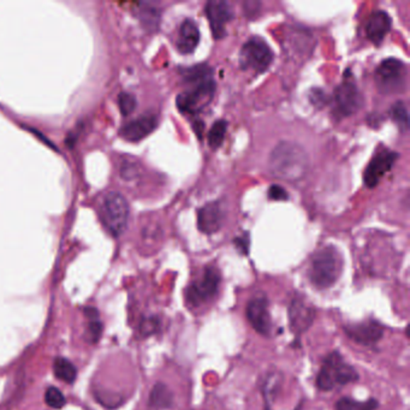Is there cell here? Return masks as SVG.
<instances>
[{
  "mask_svg": "<svg viewBox=\"0 0 410 410\" xmlns=\"http://www.w3.org/2000/svg\"><path fill=\"white\" fill-rule=\"evenodd\" d=\"M358 379L360 375L356 368L348 363L339 351H334L323 358L315 385L320 391L331 392L356 382Z\"/></svg>",
  "mask_w": 410,
  "mask_h": 410,
  "instance_id": "1",
  "label": "cell"
},
{
  "mask_svg": "<svg viewBox=\"0 0 410 410\" xmlns=\"http://www.w3.org/2000/svg\"><path fill=\"white\" fill-rule=\"evenodd\" d=\"M343 272V258L335 247L321 248L312 256L308 278L312 285L325 290L334 287Z\"/></svg>",
  "mask_w": 410,
  "mask_h": 410,
  "instance_id": "2",
  "label": "cell"
},
{
  "mask_svg": "<svg viewBox=\"0 0 410 410\" xmlns=\"http://www.w3.org/2000/svg\"><path fill=\"white\" fill-rule=\"evenodd\" d=\"M308 168L306 152L299 144L282 142L272 151L270 169L278 178L297 181L302 178Z\"/></svg>",
  "mask_w": 410,
  "mask_h": 410,
  "instance_id": "3",
  "label": "cell"
},
{
  "mask_svg": "<svg viewBox=\"0 0 410 410\" xmlns=\"http://www.w3.org/2000/svg\"><path fill=\"white\" fill-rule=\"evenodd\" d=\"M222 275L215 266L205 267L200 277L193 280L184 290V301L188 308L198 309L212 302L220 294Z\"/></svg>",
  "mask_w": 410,
  "mask_h": 410,
  "instance_id": "4",
  "label": "cell"
},
{
  "mask_svg": "<svg viewBox=\"0 0 410 410\" xmlns=\"http://www.w3.org/2000/svg\"><path fill=\"white\" fill-rule=\"evenodd\" d=\"M100 218L112 236L122 235L129 220V205L125 198L116 191L106 194L100 206Z\"/></svg>",
  "mask_w": 410,
  "mask_h": 410,
  "instance_id": "5",
  "label": "cell"
},
{
  "mask_svg": "<svg viewBox=\"0 0 410 410\" xmlns=\"http://www.w3.org/2000/svg\"><path fill=\"white\" fill-rule=\"evenodd\" d=\"M287 317H289V326L292 335L295 336V341L299 343L301 337L313 326L317 317V309L304 296L295 294L287 307Z\"/></svg>",
  "mask_w": 410,
  "mask_h": 410,
  "instance_id": "6",
  "label": "cell"
},
{
  "mask_svg": "<svg viewBox=\"0 0 410 410\" xmlns=\"http://www.w3.org/2000/svg\"><path fill=\"white\" fill-rule=\"evenodd\" d=\"M215 93V82L213 79L195 82L190 89L184 91L177 96V108L179 111L184 113L195 115L198 112L203 111L211 100L213 99Z\"/></svg>",
  "mask_w": 410,
  "mask_h": 410,
  "instance_id": "7",
  "label": "cell"
},
{
  "mask_svg": "<svg viewBox=\"0 0 410 410\" xmlns=\"http://www.w3.org/2000/svg\"><path fill=\"white\" fill-rule=\"evenodd\" d=\"M273 60V52L270 46L260 38H253L243 45L239 52V64L244 70L256 74L266 72Z\"/></svg>",
  "mask_w": 410,
  "mask_h": 410,
  "instance_id": "8",
  "label": "cell"
},
{
  "mask_svg": "<svg viewBox=\"0 0 410 410\" xmlns=\"http://www.w3.org/2000/svg\"><path fill=\"white\" fill-rule=\"evenodd\" d=\"M406 65L396 58L382 60L375 72L379 91L384 94L401 92L406 84Z\"/></svg>",
  "mask_w": 410,
  "mask_h": 410,
  "instance_id": "9",
  "label": "cell"
},
{
  "mask_svg": "<svg viewBox=\"0 0 410 410\" xmlns=\"http://www.w3.org/2000/svg\"><path fill=\"white\" fill-rule=\"evenodd\" d=\"M363 94L358 91L353 76L344 77V81L334 93V111L336 116L348 117L354 115L363 106Z\"/></svg>",
  "mask_w": 410,
  "mask_h": 410,
  "instance_id": "10",
  "label": "cell"
},
{
  "mask_svg": "<svg viewBox=\"0 0 410 410\" xmlns=\"http://www.w3.org/2000/svg\"><path fill=\"white\" fill-rule=\"evenodd\" d=\"M246 318L255 332H258L263 337L271 336L272 318L270 301L267 295L259 292L248 301L246 307Z\"/></svg>",
  "mask_w": 410,
  "mask_h": 410,
  "instance_id": "11",
  "label": "cell"
},
{
  "mask_svg": "<svg viewBox=\"0 0 410 410\" xmlns=\"http://www.w3.org/2000/svg\"><path fill=\"white\" fill-rule=\"evenodd\" d=\"M344 334L356 344L363 347H373L382 341L385 327L375 319H367L361 323L343 325Z\"/></svg>",
  "mask_w": 410,
  "mask_h": 410,
  "instance_id": "12",
  "label": "cell"
},
{
  "mask_svg": "<svg viewBox=\"0 0 410 410\" xmlns=\"http://www.w3.org/2000/svg\"><path fill=\"white\" fill-rule=\"evenodd\" d=\"M399 153L391 152L389 149H382L370 160L366 171H365V184L368 188H375L378 186L382 177L390 171L396 160L399 159Z\"/></svg>",
  "mask_w": 410,
  "mask_h": 410,
  "instance_id": "13",
  "label": "cell"
},
{
  "mask_svg": "<svg viewBox=\"0 0 410 410\" xmlns=\"http://www.w3.org/2000/svg\"><path fill=\"white\" fill-rule=\"evenodd\" d=\"M205 12L215 39H222L225 35V24L234 16L232 5L223 0H211L205 6Z\"/></svg>",
  "mask_w": 410,
  "mask_h": 410,
  "instance_id": "14",
  "label": "cell"
},
{
  "mask_svg": "<svg viewBox=\"0 0 410 410\" xmlns=\"http://www.w3.org/2000/svg\"><path fill=\"white\" fill-rule=\"evenodd\" d=\"M225 220V213L220 203L205 205L198 212V227L203 234H215L220 230Z\"/></svg>",
  "mask_w": 410,
  "mask_h": 410,
  "instance_id": "15",
  "label": "cell"
},
{
  "mask_svg": "<svg viewBox=\"0 0 410 410\" xmlns=\"http://www.w3.org/2000/svg\"><path fill=\"white\" fill-rule=\"evenodd\" d=\"M158 127V118L154 115H144L129 122L120 129V136L130 142L144 139Z\"/></svg>",
  "mask_w": 410,
  "mask_h": 410,
  "instance_id": "16",
  "label": "cell"
},
{
  "mask_svg": "<svg viewBox=\"0 0 410 410\" xmlns=\"http://www.w3.org/2000/svg\"><path fill=\"white\" fill-rule=\"evenodd\" d=\"M391 18L387 12L375 11L370 15L367 22L366 33L368 39L373 44H382L384 38L387 36V33L390 32Z\"/></svg>",
  "mask_w": 410,
  "mask_h": 410,
  "instance_id": "17",
  "label": "cell"
},
{
  "mask_svg": "<svg viewBox=\"0 0 410 410\" xmlns=\"http://www.w3.org/2000/svg\"><path fill=\"white\" fill-rule=\"evenodd\" d=\"M199 41L200 32L195 22L189 18L184 21L179 28L178 42H177L179 52L184 53V55L193 52L199 44Z\"/></svg>",
  "mask_w": 410,
  "mask_h": 410,
  "instance_id": "18",
  "label": "cell"
},
{
  "mask_svg": "<svg viewBox=\"0 0 410 410\" xmlns=\"http://www.w3.org/2000/svg\"><path fill=\"white\" fill-rule=\"evenodd\" d=\"M173 401L175 399H173L172 391L169 389L166 384L159 382L152 387L149 399H148V406L152 410L171 409Z\"/></svg>",
  "mask_w": 410,
  "mask_h": 410,
  "instance_id": "19",
  "label": "cell"
},
{
  "mask_svg": "<svg viewBox=\"0 0 410 410\" xmlns=\"http://www.w3.org/2000/svg\"><path fill=\"white\" fill-rule=\"evenodd\" d=\"M53 373L57 378L64 382H75L76 377H77V370H76L75 365L69 361L68 358H57L53 363Z\"/></svg>",
  "mask_w": 410,
  "mask_h": 410,
  "instance_id": "20",
  "label": "cell"
},
{
  "mask_svg": "<svg viewBox=\"0 0 410 410\" xmlns=\"http://www.w3.org/2000/svg\"><path fill=\"white\" fill-rule=\"evenodd\" d=\"M380 406L378 399H370L367 401H358L351 397H342L335 404L336 410H377Z\"/></svg>",
  "mask_w": 410,
  "mask_h": 410,
  "instance_id": "21",
  "label": "cell"
},
{
  "mask_svg": "<svg viewBox=\"0 0 410 410\" xmlns=\"http://www.w3.org/2000/svg\"><path fill=\"white\" fill-rule=\"evenodd\" d=\"M227 123L224 120H217L212 125L208 132V144L213 149L220 148L223 144L225 134H227Z\"/></svg>",
  "mask_w": 410,
  "mask_h": 410,
  "instance_id": "22",
  "label": "cell"
},
{
  "mask_svg": "<svg viewBox=\"0 0 410 410\" xmlns=\"http://www.w3.org/2000/svg\"><path fill=\"white\" fill-rule=\"evenodd\" d=\"M183 77L189 84H195L199 81L211 79L212 70L207 65L201 64V65H195V67H191V68L184 70Z\"/></svg>",
  "mask_w": 410,
  "mask_h": 410,
  "instance_id": "23",
  "label": "cell"
},
{
  "mask_svg": "<svg viewBox=\"0 0 410 410\" xmlns=\"http://www.w3.org/2000/svg\"><path fill=\"white\" fill-rule=\"evenodd\" d=\"M87 314L89 318V338L93 343L98 342L100 336L103 334V324L99 320V312L94 308H88Z\"/></svg>",
  "mask_w": 410,
  "mask_h": 410,
  "instance_id": "24",
  "label": "cell"
},
{
  "mask_svg": "<svg viewBox=\"0 0 410 410\" xmlns=\"http://www.w3.org/2000/svg\"><path fill=\"white\" fill-rule=\"evenodd\" d=\"M390 113L394 122L397 123V125H399L402 130H406V129H408V124H409L408 110H406V105L403 104L402 101H397V103L391 108Z\"/></svg>",
  "mask_w": 410,
  "mask_h": 410,
  "instance_id": "25",
  "label": "cell"
},
{
  "mask_svg": "<svg viewBox=\"0 0 410 410\" xmlns=\"http://www.w3.org/2000/svg\"><path fill=\"white\" fill-rule=\"evenodd\" d=\"M45 401L47 403V406L55 408V409L63 408L65 406V403H67V399L64 397V394H62V391L58 390L55 387H48L47 390H46V392H45Z\"/></svg>",
  "mask_w": 410,
  "mask_h": 410,
  "instance_id": "26",
  "label": "cell"
},
{
  "mask_svg": "<svg viewBox=\"0 0 410 410\" xmlns=\"http://www.w3.org/2000/svg\"><path fill=\"white\" fill-rule=\"evenodd\" d=\"M136 105H137V101H136L135 96L127 92L120 93L118 96V106L123 116L132 115V112L135 111Z\"/></svg>",
  "mask_w": 410,
  "mask_h": 410,
  "instance_id": "27",
  "label": "cell"
},
{
  "mask_svg": "<svg viewBox=\"0 0 410 410\" xmlns=\"http://www.w3.org/2000/svg\"><path fill=\"white\" fill-rule=\"evenodd\" d=\"M160 330V320L158 317H148L142 320L139 325V332L144 337L156 335Z\"/></svg>",
  "mask_w": 410,
  "mask_h": 410,
  "instance_id": "28",
  "label": "cell"
},
{
  "mask_svg": "<svg viewBox=\"0 0 410 410\" xmlns=\"http://www.w3.org/2000/svg\"><path fill=\"white\" fill-rule=\"evenodd\" d=\"M268 198L271 200H275V201H284V200H287L289 196H287V193L284 188L275 184L268 189Z\"/></svg>",
  "mask_w": 410,
  "mask_h": 410,
  "instance_id": "29",
  "label": "cell"
},
{
  "mask_svg": "<svg viewBox=\"0 0 410 410\" xmlns=\"http://www.w3.org/2000/svg\"><path fill=\"white\" fill-rule=\"evenodd\" d=\"M235 244L236 248H237L242 254L248 255V253H249V239H248V236H244L243 239H236Z\"/></svg>",
  "mask_w": 410,
  "mask_h": 410,
  "instance_id": "30",
  "label": "cell"
},
{
  "mask_svg": "<svg viewBox=\"0 0 410 410\" xmlns=\"http://www.w3.org/2000/svg\"><path fill=\"white\" fill-rule=\"evenodd\" d=\"M194 127H195L196 134H198V136H199L200 139H201L203 130V122H195V123H194Z\"/></svg>",
  "mask_w": 410,
  "mask_h": 410,
  "instance_id": "31",
  "label": "cell"
}]
</instances>
